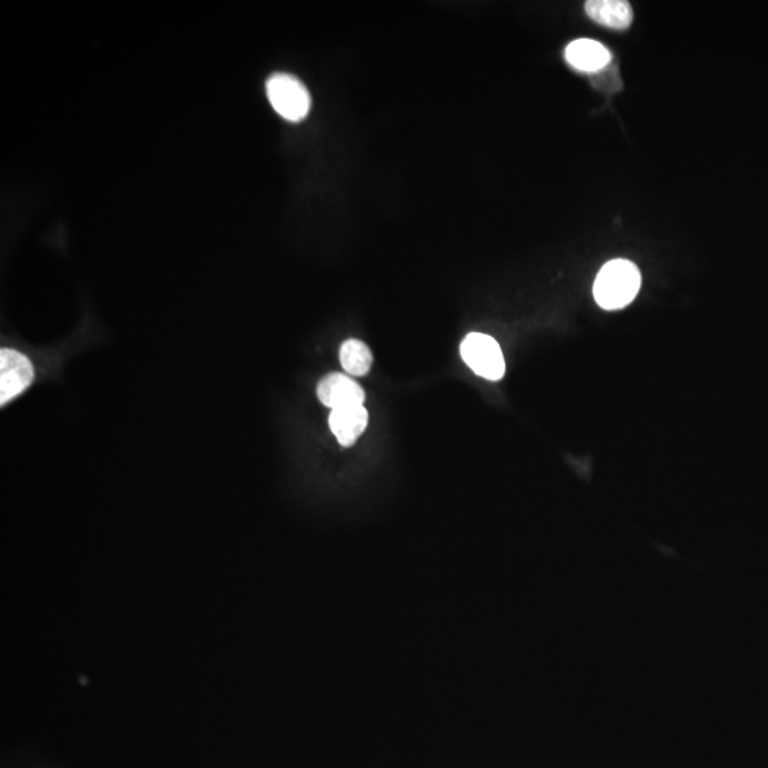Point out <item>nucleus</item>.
<instances>
[{
	"instance_id": "f257e3e1",
	"label": "nucleus",
	"mask_w": 768,
	"mask_h": 768,
	"mask_svg": "<svg viewBox=\"0 0 768 768\" xmlns=\"http://www.w3.org/2000/svg\"><path fill=\"white\" fill-rule=\"evenodd\" d=\"M642 278L638 266L626 259H613L602 266L594 284L595 301L606 311L625 308L638 296Z\"/></svg>"
},
{
	"instance_id": "f03ea898",
	"label": "nucleus",
	"mask_w": 768,
	"mask_h": 768,
	"mask_svg": "<svg viewBox=\"0 0 768 768\" xmlns=\"http://www.w3.org/2000/svg\"><path fill=\"white\" fill-rule=\"evenodd\" d=\"M266 94L276 113L292 123L305 119L311 110V94L292 74H272L266 82Z\"/></svg>"
},
{
	"instance_id": "7ed1b4c3",
	"label": "nucleus",
	"mask_w": 768,
	"mask_h": 768,
	"mask_svg": "<svg viewBox=\"0 0 768 768\" xmlns=\"http://www.w3.org/2000/svg\"><path fill=\"white\" fill-rule=\"evenodd\" d=\"M461 357L476 375L498 382L505 375L503 350L497 340L484 333H470L460 346Z\"/></svg>"
},
{
	"instance_id": "20e7f679",
	"label": "nucleus",
	"mask_w": 768,
	"mask_h": 768,
	"mask_svg": "<svg viewBox=\"0 0 768 768\" xmlns=\"http://www.w3.org/2000/svg\"><path fill=\"white\" fill-rule=\"evenodd\" d=\"M35 369L32 362L13 349L0 350V404L5 406L32 384Z\"/></svg>"
},
{
	"instance_id": "39448f33",
	"label": "nucleus",
	"mask_w": 768,
	"mask_h": 768,
	"mask_svg": "<svg viewBox=\"0 0 768 768\" xmlns=\"http://www.w3.org/2000/svg\"><path fill=\"white\" fill-rule=\"evenodd\" d=\"M320 403L332 410L349 406H363L365 390L359 383L342 373H330L323 377L316 389Z\"/></svg>"
},
{
	"instance_id": "423d86ee",
	"label": "nucleus",
	"mask_w": 768,
	"mask_h": 768,
	"mask_svg": "<svg viewBox=\"0 0 768 768\" xmlns=\"http://www.w3.org/2000/svg\"><path fill=\"white\" fill-rule=\"evenodd\" d=\"M565 59L569 66L584 73L602 72L612 55L602 43L592 39H576L565 49Z\"/></svg>"
},
{
	"instance_id": "0eeeda50",
	"label": "nucleus",
	"mask_w": 768,
	"mask_h": 768,
	"mask_svg": "<svg viewBox=\"0 0 768 768\" xmlns=\"http://www.w3.org/2000/svg\"><path fill=\"white\" fill-rule=\"evenodd\" d=\"M369 413L363 406L342 407L332 410L329 427L340 446L350 447L365 433Z\"/></svg>"
},
{
	"instance_id": "6e6552de",
	"label": "nucleus",
	"mask_w": 768,
	"mask_h": 768,
	"mask_svg": "<svg viewBox=\"0 0 768 768\" xmlns=\"http://www.w3.org/2000/svg\"><path fill=\"white\" fill-rule=\"evenodd\" d=\"M585 12L594 22L609 29L625 30L632 25L633 10L625 0H589Z\"/></svg>"
},
{
	"instance_id": "1a4fd4ad",
	"label": "nucleus",
	"mask_w": 768,
	"mask_h": 768,
	"mask_svg": "<svg viewBox=\"0 0 768 768\" xmlns=\"http://www.w3.org/2000/svg\"><path fill=\"white\" fill-rule=\"evenodd\" d=\"M340 363L352 376H366L373 365V355L362 340L349 339L340 346Z\"/></svg>"
}]
</instances>
